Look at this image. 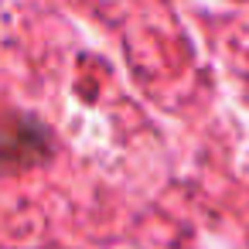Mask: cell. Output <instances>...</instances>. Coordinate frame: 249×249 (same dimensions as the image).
I'll return each mask as SVG.
<instances>
[{"label":"cell","instance_id":"1","mask_svg":"<svg viewBox=\"0 0 249 249\" xmlns=\"http://www.w3.org/2000/svg\"><path fill=\"white\" fill-rule=\"evenodd\" d=\"M52 154V130L31 116H14L0 130V167H28Z\"/></svg>","mask_w":249,"mask_h":249}]
</instances>
